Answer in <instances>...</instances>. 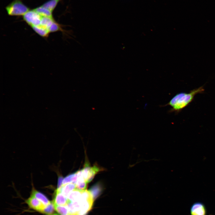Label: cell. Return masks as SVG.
<instances>
[{
  "mask_svg": "<svg viewBox=\"0 0 215 215\" xmlns=\"http://www.w3.org/2000/svg\"><path fill=\"white\" fill-rule=\"evenodd\" d=\"M61 0H49L44 3L42 6L53 12Z\"/></svg>",
  "mask_w": 215,
  "mask_h": 215,
  "instance_id": "obj_15",
  "label": "cell"
},
{
  "mask_svg": "<svg viewBox=\"0 0 215 215\" xmlns=\"http://www.w3.org/2000/svg\"><path fill=\"white\" fill-rule=\"evenodd\" d=\"M54 21L53 18L42 16L40 25L47 28L49 30V28Z\"/></svg>",
  "mask_w": 215,
  "mask_h": 215,
  "instance_id": "obj_14",
  "label": "cell"
},
{
  "mask_svg": "<svg viewBox=\"0 0 215 215\" xmlns=\"http://www.w3.org/2000/svg\"><path fill=\"white\" fill-rule=\"evenodd\" d=\"M5 9L8 14L11 16H23L30 10L22 0H13Z\"/></svg>",
  "mask_w": 215,
  "mask_h": 215,
  "instance_id": "obj_2",
  "label": "cell"
},
{
  "mask_svg": "<svg viewBox=\"0 0 215 215\" xmlns=\"http://www.w3.org/2000/svg\"><path fill=\"white\" fill-rule=\"evenodd\" d=\"M73 175V174H71L64 178L63 180L62 185L72 183V178Z\"/></svg>",
  "mask_w": 215,
  "mask_h": 215,
  "instance_id": "obj_20",
  "label": "cell"
},
{
  "mask_svg": "<svg viewBox=\"0 0 215 215\" xmlns=\"http://www.w3.org/2000/svg\"><path fill=\"white\" fill-rule=\"evenodd\" d=\"M31 196L35 197L45 206L48 204L50 202L44 195L37 191L34 188H32Z\"/></svg>",
  "mask_w": 215,
  "mask_h": 215,
  "instance_id": "obj_8",
  "label": "cell"
},
{
  "mask_svg": "<svg viewBox=\"0 0 215 215\" xmlns=\"http://www.w3.org/2000/svg\"><path fill=\"white\" fill-rule=\"evenodd\" d=\"M54 205H67L68 200L60 191L58 189L56 190L54 199L52 201Z\"/></svg>",
  "mask_w": 215,
  "mask_h": 215,
  "instance_id": "obj_6",
  "label": "cell"
},
{
  "mask_svg": "<svg viewBox=\"0 0 215 215\" xmlns=\"http://www.w3.org/2000/svg\"><path fill=\"white\" fill-rule=\"evenodd\" d=\"M23 16L24 20L31 27L40 25L42 16L34 9L30 10Z\"/></svg>",
  "mask_w": 215,
  "mask_h": 215,
  "instance_id": "obj_3",
  "label": "cell"
},
{
  "mask_svg": "<svg viewBox=\"0 0 215 215\" xmlns=\"http://www.w3.org/2000/svg\"><path fill=\"white\" fill-rule=\"evenodd\" d=\"M26 202L31 208L42 213L45 205L33 196H31L26 200Z\"/></svg>",
  "mask_w": 215,
  "mask_h": 215,
  "instance_id": "obj_4",
  "label": "cell"
},
{
  "mask_svg": "<svg viewBox=\"0 0 215 215\" xmlns=\"http://www.w3.org/2000/svg\"><path fill=\"white\" fill-rule=\"evenodd\" d=\"M34 10L42 16L53 18L52 12L42 5Z\"/></svg>",
  "mask_w": 215,
  "mask_h": 215,
  "instance_id": "obj_12",
  "label": "cell"
},
{
  "mask_svg": "<svg viewBox=\"0 0 215 215\" xmlns=\"http://www.w3.org/2000/svg\"><path fill=\"white\" fill-rule=\"evenodd\" d=\"M54 210V205L53 201H51L48 204L45 206L42 213L47 215H51L53 214Z\"/></svg>",
  "mask_w": 215,
  "mask_h": 215,
  "instance_id": "obj_17",
  "label": "cell"
},
{
  "mask_svg": "<svg viewBox=\"0 0 215 215\" xmlns=\"http://www.w3.org/2000/svg\"><path fill=\"white\" fill-rule=\"evenodd\" d=\"M59 189L62 194L66 197H67L69 193L76 189L75 184L70 183L64 185H62Z\"/></svg>",
  "mask_w": 215,
  "mask_h": 215,
  "instance_id": "obj_9",
  "label": "cell"
},
{
  "mask_svg": "<svg viewBox=\"0 0 215 215\" xmlns=\"http://www.w3.org/2000/svg\"><path fill=\"white\" fill-rule=\"evenodd\" d=\"M32 28L37 33L43 37H47L50 33L47 28L40 25L32 27Z\"/></svg>",
  "mask_w": 215,
  "mask_h": 215,
  "instance_id": "obj_11",
  "label": "cell"
},
{
  "mask_svg": "<svg viewBox=\"0 0 215 215\" xmlns=\"http://www.w3.org/2000/svg\"><path fill=\"white\" fill-rule=\"evenodd\" d=\"M100 188L98 186H95L90 189V191L94 199H95L98 196L100 192Z\"/></svg>",
  "mask_w": 215,
  "mask_h": 215,
  "instance_id": "obj_19",
  "label": "cell"
},
{
  "mask_svg": "<svg viewBox=\"0 0 215 215\" xmlns=\"http://www.w3.org/2000/svg\"><path fill=\"white\" fill-rule=\"evenodd\" d=\"M87 182L83 176L79 178L76 183V189L82 191L86 189Z\"/></svg>",
  "mask_w": 215,
  "mask_h": 215,
  "instance_id": "obj_13",
  "label": "cell"
},
{
  "mask_svg": "<svg viewBox=\"0 0 215 215\" xmlns=\"http://www.w3.org/2000/svg\"><path fill=\"white\" fill-rule=\"evenodd\" d=\"M82 191L75 189L70 192L67 197L69 202L79 200L81 198Z\"/></svg>",
  "mask_w": 215,
  "mask_h": 215,
  "instance_id": "obj_10",
  "label": "cell"
},
{
  "mask_svg": "<svg viewBox=\"0 0 215 215\" xmlns=\"http://www.w3.org/2000/svg\"><path fill=\"white\" fill-rule=\"evenodd\" d=\"M204 91L203 87L202 86L191 90L188 93H178L171 99L167 105L172 108V111L178 113L193 101L196 94L203 93Z\"/></svg>",
  "mask_w": 215,
  "mask_h": 215,
  "instance_id": "obj_1",
  "label": "cell"
},
{
  "mask_svg": "<svg viewBox=\"0 0 215 215\" xmlns=\"http://www.w3.org/2000/svg\"><path fill=\"white\" fill-rule=\"evenodd\" d=\"M101 169L96 166L90 167L88 177L87 180V183L90 182L93 178L95 174L98 172L100 171Z\"/></svg>",
  "mask_w": 215,
  "mask_h": 215,
  "instance_id": "obj_18",
  "label": "cell"
},
{
  "mask_svg": "<svg viewBox=\"0 0 215 215\" xmlns=\"http://www.w3.org/2000/svg\"><path fill=\"white\" fill-rule=\"evenodd\" d=\"M58 215V214H52V215Z\"/></svg>",
  "mask_w": 215,
  "mask_h": 215,
  "instance_id": "obj_21",
  "label": "cell"
},
{
  "mask_svg": "<svg viewBox=\"0 0 215 215\" xmlns=\"http://www.w3.org/2000/svg\"><path fill=\"white\" fill-rule=\"evenodd\" d=\"M93 200V197L87 199H80L81 208L78 215H85L92 208Z\"/></svg>",
  "mask_w": 215,
  "mask_h": 215,
  "instance_id": "obj_5",
  "label": "cell"
},
{
  "mask_svg": "<svg viewBox=\"0 0 215 215\" xmlns=\"http://www.w3.org/2000/svg\"><path fill=\"white\" fill-rule=\"evenodd\" d=\"M55 210L61 215H70L67 205H54Z\"/></svg>",
  "mask_w": 215,
  "mask_h": 215,
  "instance_id": "obj_16",
  "label": "cell"
},
{
  "mask_svg": "<svg viewBox=\"0 0 215 215\" xmlns=\"http://www.w3.org/2000/svg\"><path fill=\"white\" fill-rule=\"evenodd\" d=\"M190 213L191 215H206V208L203 203L196 202L192 205Z\"/></svg>",
  "mask_w": 215,
  "mask_h": 215,
  "instance_id": "obj_7",
  "label": "cell"
}]
</instances>
